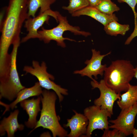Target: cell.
Returning a JSON list of instances; mask_svg holds the SVG:
<instances>
[{"label": "cell", "mask_w": 137, "mask_h": 137, "mask_svg": "<svg viewBox=\"0 0 137 137\" xmlns=\"http://www.w3.org/2000/svg\"><path fill=\"white\" fill-rule=\"evenodd\" d=\"M28 0H9L4 19L1 26L0 55L6 57L9 48L20 38L23 24L28 18Z\"/></svg>", "instance_id": "1"}, {"label": "cell", "mask_w": 137, "mask_h": 137, "mask_svg": "<svg viewBox=\"0 0 137 137\" xmlns=\"http://www.w3.org/2000/svg\"><path fill=\"white\" fill-rule=\"evenodd\" d=\"M135 68L130 61L117 60L112 61L105 71L104 80L106 85L117 93L126 92L134 77Z\"/></svg>", "instance_id": "2"}, {"label": "cell", "mask_w": 137, "mask_h": 137, "mask_svg": "<svg viewBox=\"0 0 137 137\" xmlns=\"http://www.w3.org/2000/svg\"><path fill=\"white\" fill-rule=\"evenodd\" d=\"M42 94V96L40 97L42 108L40 117L36 127L29 133L39 127H42L50 130L54 137L67 136V132L60 124L59 118L56 114V93L55 92L45 89L43 91Z\"/></svg>", "instance_id": "3"}, {"label": "cell", "mask_w": 137, "mask_h": 137, "mask_svg": "<svg viewBox=\"0 0 137 137\" xmlns=\"http://www.w3.org/2000/svg\"><path fill=\"white\" fill-rule=\"evenodd\" d=\"M21 42L20 38L13 43L10 54L11 61L9 71L6 78L0 81V98H4L10 101L16 98L19 92L25 87L21 84L16 67L18 50Z\"/></svg>", "instance_id": "4"}, {"label": "cell", "mask_w": 137, "mask_h": 137, "mask_svg": "<svg viewBox=\"0 0 137 137\" xmlns=\"http://www.w3.org/2000/svg\"><path fill=\"white\" fill-rule=\"evenodd\" d=\"M57 19L59 23L55 27L50 29H46L42 27L41 30L38 31L40 40L43 41L46 43H48L52 40L55 41L58 46L64 48L66 47L65 40L76 42L74 40L63 37V34L64 32L69 31L75 35H81L85 37L91 35L88 32L81 30L78 26L70 25L66 17L63 16L59 12L57 16Z\"/></svg>", "instance_id": "5"}, {"label": "cell", "mask_w": 137, "mask_h": 137, "mask_svg": "<svg viewBox=\"0 0 137 137\" xmlns=\"http://www.w3.org/2000/svg\"><path fill=\"white\" fill-rule=\"evenodd\" d=\"M32 64V66H24L23 71L35 76L41 87L48 90H53L58 96L60 102H61L63 99L62 94L67 95V90L62 88L51 80H54V77L47 72V67L44 62H42L40 64L38 61L33 60Z\"/></svg>", "instance_id": "6"}, {"label": "cell", "mask_w": 137, "mask_h": 137, "mask_svg": "<svg viewBox=\"0 0 137 137\" xmlns=\"http://www.w3.org/2000/svg\"><path fill=\"white\" fill-rule=\"evenodd\" d=\"M84 113L89 122L86 136L91 137L93 131L96 129L103 131L109 129L108 118H111L112 115L107 110L95 105L85 108Z\"/></svg>", "instance_id": "7"}, {"label": "cell", "mask_w": 137, "mask_h": 137, "mask_svg": "<svg viewBox=\"0 0 137 137\" xmlns=\"http://www.w3.org/2000/svg\"><path fill=\"white\" fill-rule=\"evenodd\" d=\"M91 51L92 56L91 59L87 60L84 62L87 66L82 70L75 71L74 73L80 74L82 76H87L96 82L97 81L92 78V76H94L95 79H97L98 75L102 76L104 75L107 65L102 64L101 61L104 57L110 54L111 52L102 55L99 51H97L95 49H92Z\"/></svg>", "instance_id": "8"}, {"label": "cell", "mask_w": 137, "mask_h": 137, "mask_svg": "<svg viewBox=\"0 0 137 137\" xmlns=\"http://www.w3.org/2000/svg\"><path fill=\"white\" fill-rule=\"evenodd\" d=\"M137 114V102L132 107L122 110L117 118L109 122L113 124L109 126V128L116 129L126 136L132 134L135 119Z\"/></svg>", "instance_id": "9"}, {"label": "cell", "mask_w": 137, "mask_h": 137, "mask_svg": "<svg viewBox=\"0 0 137 137\" xmlns=\"http://www.w3.org/2000/svg\"><path fill=\"white\" fill-rule=\"evenodd\" d=\"M59 12L51 9L47 10L44 12L39 13L34 18H29L24 22V27L28 33L23 38L21 42L24 43L31 39H39V36L38 30L45 23H48L49 16L54 18L58 22L57 16Z\"/></svg>", "instance_id": "10"}, {"label": "cell", "mask_w": 137, "mask_h": 137, "mask_svg": "<svg viewBox=\"0 0 137 137\" xmlns=\"http://www.w3.org/2000/svg\"><path fill=\"white\" fill-rule=\"evenodd\" d=\"M91 84L92 89L98 88L100 92L99 97L94 101V105L100 106L101 109L107 110L113 115L114 103L117 99L121 100V94L116 93L108 87L104 79L101 80L99 82L92 80L91 82Z\"/></svg>", "instance_id": "11"}, {"label": "cell", "mask_w": 137, "mask_h": 137, "mask_svg": "<svg viewBox=\"0 0 137 137\" xmlns=\"http://www.w3.org/2000/svg\"><path fill=\"white\" fill-rule=\"evenodd\" d=\"M75 114L70 119H67L65 127H69L71 129L70 133L67 136L78 137L86 134L88 120L84 114L78 113L73 110Z\"/></svg>", "instance_id": "12"}, {"label": "cell", "mask_w": 137, "mask_h": 137, "mask_svg": "<svg viewBox=\"0 0 137 137\" xmlns=\"http://www.w3.org/2000/svg\"><path fill=\"white\" fill-rule=\"evenodd\" d=\"M19 110L16 109L11 113L7 117H4L1 121L0 124V135L1 136L5 135L6 132L7 136H14L15 133L18 130H23L24 126L20 124L18 120Z\"/></svg>", "instance_id": "13"}, {"label": "cell", "mask_w": 137, "mask_h": 137, "mask_svg": "<svg viewBox=\"0 0 137 137\" xmlns=\"http://www.w3.org/2000/svg\"><path fill=\"white\" fill-rule=\"evenodd\" d=\"M40 97L36 99L33 98L30 99H25L20 103L21 107L25 110L29 116L27 121L25 124L28 128H34L36 125V119L38 112L41 111L40 107Z\"/></svg>", "instance_id": "14"}, {"label": "cell", "mask_w": 137, "mask_h": 137, "mask_svg": "<svg viewBox=\"0 0 137 137\" xmlns=\"http://www.w3.org/2000/svg\"><path fill=\"white\" fill-rule=\"evenodd\" d=\"M73 16L85 15L91 17L105 26L112 21H118V19L115 14L109 15L102 13L96 8L89 6L77 11L72 14Z\"/></svg>", "instance_id": "15"}, {"label": "cell", "mask_w": 137, "mask_h": 137, "mask_svg": "<svg viewBox=\"0 0 137 137\" xmlns=\"http://www.w3.org/2000/svg\"><path fill=\"white\" fill-rule=\"evenodd\" d=\"M41 87L39 82H37L33 86L29 88H25L20 91L18 93L15 100L10 104L7 105L1 102V104L5 107L3 114L9 110L10 109H13L18 104L22 101L30 97L38 96L42 94L43 91Z\"/></svg>", "instance_id": "16"}, {"label": "cell", "mask_w": 137, "mask_h": 137, "mask_svg": "<svg viewBox=\"0 0 137 137\" xmlns=\"http://www.w3.org/2000/svg\"><path fill=\"white\" fill-rule=\"evenodd\" d=\"M121 99L117 103L121 110L129 108L137 102V85L129 84L126 92L120 95Z\"/></svg>", "instance_id": "17"}, {"label": "cell", "mask_w": 137, "mask_h": 137, "mask_svg": "<svg viewBox=\"0 0 137 137\" xmlns=\"http://www.w3.org/2000/svg\"><path fill=\"white\" fill-rule=\"evenodd\" d=\"M56 0H28V18L35 17L37 11L40 8L39 13H42L50 9L51 5Z\"/></svg>", "instance_id": "18"}, {"label": "cell", "mask_w": 137, "mask_h": 137, "mask_svg": "<svg viewBox=\"0 0 137 137\" xmlns=\"http://www.w3.org/2000/svg\"><path fill=\"white\" fill-rule=\"evenodd\" d=\"M117 21H112L104 26V29L106 33L111 36H116L118 34L124 36L130 29L128 24H121Z\"/></svg>", "instance_id": "19"}, {"label": "cell", "mask_w": 137, "mask_h": 137, "mask_svg": "<svg viewBox=\"0 0 137 137\" xmlns=\"http://www.w3.org/2000/svg\"><path fill=\"white\" fill-rule=\"evenodd\" d=\"M95 8L101 12L109 15H112L114 12L120 10L111 0H102Z\"/></svg>", "instance_id": "20"}, {"label": "cell", "mask_w": 137, "mask_h": 137, "mask_svg": "<svg viewBox=\"0 0 137 137\" xmlns=\"http://www.w3.org/2000/svg\"><path fill=\"white\" fill-rule=\"evenodd\" d=\"M89 6L88 0H69L68 5L62 8L72 14L75 12Z\"/></svg>", "instance_id": "21"}, {"label": "cell", "mask_w": 137, "mask_h": 137, "mask_svg": "<svg viewBox=\"0 0 137 137\" xmlns=\"http://www.w3.org/2000/svg\"><path fill=\"white\" fill-rule=\"evenodd\" d=\"M125 135L120 131L115 129L112 130L105 129L102 136V137H124Z\"/></svg>", "instance_id": "22"}, {"label": "cell", "mask_w": 137, "mask_h": 137, "mask_svg": "<svg viewBox=\"0 0 137 137\" xmlns=\"http://www.w3.org/2000/svg\"><path fill=\"white\" fill-rule=\"evenodd\" d=\"M119 3H126L131 8L133 12L135 18V28H137V13L135 10V7L137 4V0H117Z\"/></svg>", "instance_id": "23"}, {"label": "cell", "mask_w": 137, "mask_h": 137, "mask_svg": "<svg viewBox=\"0 0 137 137\" xmlns=\"http://www.w3.org/2000/svg\"><path fill=\"white\" fill-rule=\"evenodd\" d=\"M137 36V29H134L133 32L130 36L127 39L125 44L128 45L130 44L133 39Z\"/></svg>", "instance_id": "24"}, {"label": "cell", "mask_w": 137, "mask_h": 137, "mask_svg": "<svg viewBox=\"0 0 137 137\" xmlns=\"http://www.w3.org/2000/svg\"><path fill=\"white\" fill-rule=\"evenodd\" d=\"M102 0H88L89 6L91 7H96Z\"/></svg>", "instance_id": "25"}, {"label": "cell", "mask_w": 137, "mask_h": 137, "mask_svg": "<svg viewBox=\"0 0 137 137\" xmlns=\"http://www.w3.org/2000/svg\"><path fill=\"white\" fill-rule=\"evenodd\" d=\"M132 134L133 137H137V129L134 128L133 130Z\"/></svg>", "instance_id": "26"}, {"label": "cell", "mask_w": 137, "mask_h": 137, "mask_svg": "<svg viewBox=\"0 0 137 137\" xmlns=\"http://www.w3.org/2000/svg\"><path fill=\"white\" fill-rule=\"evenodd\" d=\"M135 74L134 77L137 80V65L134 69Z\"/></svg>", "instance_id": "27"}]
</instances>
